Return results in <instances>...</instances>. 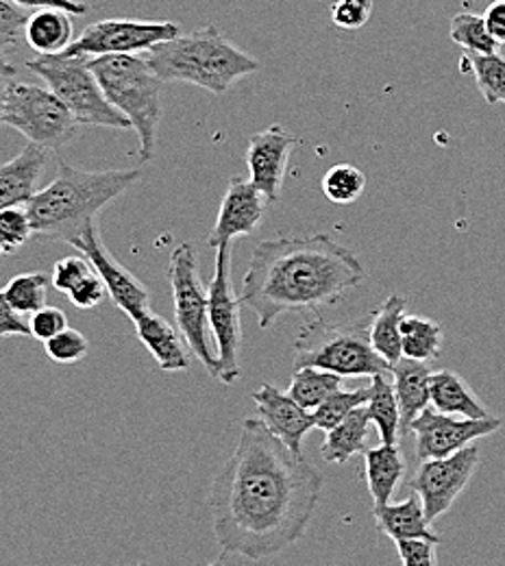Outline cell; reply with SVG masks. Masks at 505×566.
Returning <instances> with one entry per match:
<instances>
[{
  "label": "cell",
  "instance_id": "cell-1",
  "mask_svg": "<svg viewBox=\"0 0 505 566\" xmlns=\"http://www.w3.org/2000/svg\"><path fill=\"white\" fill-rule=\"evenodd\" d=\"M323 486V473L303 453L290 451L257 417L244 419L208 499L222 556L257 563L284 554L305 536Z\"/></svg>",
  "mask_w": 505,
  "mask_h": 566
},
{
  "label": "cell",
  "instance_id": "cell-2",
  "mask_svg": "<svg viewBox=\"0 0 505 566\" xmlns=\"http://www.w3.org/2000/svg\"><path fill=\"white\" fill-rule=\"evenodd\" d=\"M364 280L358 255L332 235H280L253 249L240 303L257 316L260 329H269L286 314L336 305Z\"/></svg>",
  "mask_w": 505,
  "mask_h": 566
},
{
  "label": "cell",
  "instance_id": "cell-3",
  "mask_svg": "<svg viewBox=\"0 0 505 566\" xmlns=\"http://www.w3.org/2000/svg\"><path fill=\"white\" fill-rule=\"evenodd\" d=\"M140 168L87 172L62 161L55 179L27 201L33 233L73 244L98 213L138 184Z\"/></svg>",
  "mask_w": 505,
  "mask_h": 566
},
{
  "label": "cell",
  "instance_id": "cell-4",
  "mask_svg": "<svg viewBox=\"0 0 505 566\" xmlns=\"http://www.w3.org/2000/svg\"><path fill=\"white\" fill-rule=\"evenodd\" d=\"M146 64L161 83H192L217 96L262 69L253 55L238 49L214 24L155 44Z\"/></svg>",
  "mask_w": 505,
  "mask_h": 566
},
{
  "label": "cell",
  "instance_id": "cell-5",
  "mask_svg": "<svg viewBox=\"0 0 505 566\" xmlns=\"http://www.w3.org/2000/svg\"><path fill=\"white\" fill-rule=\"evenodd\" d=\"M105 98L131 123L140 140V159L150 161L157 148L164 83L138 55H105L90 60Z\"/></svg>",
  "mask_w": 505,
  "mask_h": 566
},
{
  "label": "cell",
  "instance_id": "cell-6",
  "mask_svg": "<svg viewBox=\"0 0 505 566\" xmlns=\"http://www.w3.org/2000/svg\"><path fill=\"white\" fill-rule=\"evenodd\" d=\"M368 323L370 314L343 323L318 318L303 325L294 340V368L314 366L340 377L390 375L392 366L370 345Z\"/></svg>",
  "mask_w": 505,
  "mask_h": 566
},
{
  "label": "cell",
  "instance_id": "cell-7",
  "mask_svg": "<svg viewBox=\"0 0 505 566\" xmlns=\"http://www.w3.org/2000/svg\"><path fill=\"white\" fill-rule=\"evenodd\" d=\"M71 109L78 125L131 129V123L105 98L87 57L35 55L24 64Z\"/></svg>",
  "mask_w": 505,
  "mask_h": 566
},
{
  "label": "cell",
  "instance_id": "cell-8",
  "mask_svg": "<svg viewBox=\"0 0 505 566\" xmlns=\"http://www.w3.org/2000/svg\"><path fill=\"white\" fill-rule=\"evenodd\" d=\"M0 120L49 153L71 144L78 132L71 109L49 87L15 81V76L4 87Z\"/></svg>",
  "mask_w": 505,
  "mask_h": 566
},
{
  "label": "cell",
  "instance_id": "cell-9",
  "mask_svg": "<svg viewBox=\"0 0 505 566\" xmlns=\"http://www.w3.org/2000/svg\"><path fill=\"white\" fill-rule=\"evenodd\" d=\"M168 282L172 290V305L177 329L192 355L206 366V370L217 375V355L210 352V318H208V287L201 280L199 253L190 242L179 244L170 253Z\"/></svg>",
  "mask_w": 505,
  "mask_h": 566
},
{
  "label": "cell",
  "instance_id": "cell-10",
  "mask_svg": "<svg viewBox=\"0 0 505 566\" xmlns=\"http://www.w3.org/2000/svg\"><path fill=\"white\" fill-rule=\"evenodd\" d=\"M208 318L210 332L217 343V377L220 384L233 386L240 375V347H242V325H240V296L231 282V244L217 251L214 277L208 285Z\"/></svg>",
  "mask_w": 505,
  "mask_h": 566
},
{
  "label": "cell",
  "instance_id": "cell-11",
  "mask_svg": "<svg viewBox=\"0 0 505 566\" xmlns=\"http://www.w3.org/2000/svg\"><path fill=\"white\" fill-rule=\"evenodd\" d=\"M181 33L177 22H145V20H98L83 29V33L62 53L64 57H105L134 55L150 51L155 44L172 40Z\"/></svg>",
  "mask_w": 505,
  "mask_h": 566
},
{
  "label": "cell",
  "instance_id": "cell-12",
  "mask_svg": "<svg viewBox=\"0 0 505 566\" xmlns=\"http://www.w3.org/2000/svg\"><path fill=\"white\" fill-rule=\"evenodd\" d=\"M480 467V449L475 444L446 455L425 460L410 480V489L421 496L428 521L433 523L446 514L455 499L464 493Z\"/></svg>",
  "mask_w": 505,
  "mask_h": 566
},
{
  "label": "cell",
  "instance_id": "cell-13",
  "mask_svg": "<svg viewBox=\"0 0 505 566\" xmlns=\"http://www.w3.org/2000/svg\"><path fill=\"white\" fill-rule=\"evenodd\" d=\"M504 427L502 417L488 419H464L453 415H442L435 408H428L419 415L410 431L414 433L417 460H435L453 455L471 447L480 438H488Z\"/></svg>",
  "mask_w": 505,
  "mask_h": 566
},
{
  "label": "cell",
  "instance_id": "cell-14",
  "mask_svg": "<svg viewBox=\"0 0 505 566\" xmlns=\"http://www.w3.org/2000/svg\"><path fill=\"white\" fill-rule=\"evenodd\" d=\"M76 251L83 253V258L92 264L94 273L105 283L107 296L116 303L123 314H127L131 321L140 318L146 310H150V294L145 283L140 282L134 273H129L103 244L98 233V222H94L90 229H85L73 244Z\"/></svg>",
  "mask_w": 505,
  "mask_h": 566
},
{
  "label": "cell",
  "instance_id": "cell-15",
  "mask_svg": "<svg viewBox=\"0 0 505 566\" xmlns=\"http://www.w3.org/2000/svg\"><path fill=\"white\" fill-rule=\"evenodd\" d=\"M301 144L286 127L271 125L264 132H257L249 138L246 146V168L249 179L255 188L269 199V203H277L282 197L290 155Z\"/></svg>",
  "mask_w": 505,
  "mask_h": 566
},
{
  "label": "cell",
  "instance_id": "cell-16",
  "mask_svg": "<svg viewBox=\"0 0 505 566\" xmlns=\"http://www.w3.org/2000/svg\"><path fill=\"white\" fill-rule=\"evenodd\" d=\"M269 199L255 188L251 179L233 177L222 195L217 224L208 235L210 247L220 249L233 244L235 238L249 235L257 229L269 210Z\"/></svg>",
  "mask_w": 505,
  "mask_h": 566
},
{
  "label": "cell",
  "instance_id": "cell-17",
  "mask_svg": "<svg viewBox=\"0 0 505 566\" xmlns=\"http://www.w3.org/2000/svg\"><path fill=\"white\" fill-rule=\"evenodd\" d=\"M257 419L277 436L290 451L303 453V440L314 429V412L296 403L288 392L275 388L273 384H262L251 395Z\"/></svg>",
  "mask_w": 505,
  "mask_h": 566
},
{
  "label": "cell",
  "instance_id": "cell-18",
  "mask_svg": "<svg viewBox=\"0 0 505 566\" xmlns=\"http://www.w3.org/2000/svg\"><path fill=\"white\" fill-rule=\"evenodd\" d=\"M46 161L49 150L29 142L18 157L0 166V210L27 206V201L38 192Z\"/></svg>",
  "mask_w": 505,
  "mask_h": 566
},
{
  "label": "cell",
  "instance_id": "cell-19",
  "mask_svg": "<svg viewBox=\"0 0 505 566\" xmlns=\"http://www.w3.org/2000/svg\"><path fill=\"white\" fill-rule=\"evenodd\" d=\"M432 368L428 361L408 359L401 357L397 364H392V386L401 410V436L410 431L412 423L419 419L421 412H425L432 403L430 395V379Z\"/></svg>",
  "mask_w": 505,
  "mask_h": 566
},
{
  "label": "cell",
  "instance_id": "cell-20",
  "mask_svg": "<svg viewBox=\"0 0 505 566\" xmlns=\"http://www.w3.org/2000/svg\"><path fill=\"white\" fill-rule=\"evenodd\" d=\"M134 325L136 338L145 345L146 352L152 355L157 368L166 373H179L190 368V355L186 352L183 336L164 316L155 314L152 310H146L140 318L134 321Z\"/></svg>",
  "mask_w": 505,
  "mask_h": 566
},
{
  "label": "cell",
  "instance_id": "cell-21",
  "mask_svg": "<svg viewBox=\"0 0 505 566\" xmlns=\"http://www.w3.org/2000/svg\"><path fill=\"white\" fill-rule=\"evenodd\" d=\"M372 516L377 521V530L392 538V543L397 541H433L440 543V536L432 532V523L428 521L425 507L421 496L410 495L403 501L397 503H383V505H375Z\"/></svg>",
  "mask_w": 505,
  "mask_h": 566
},
{
  "label": "cell",
  "instance_id": "cell-22",
  "mask_svg": "<svg viewBox=\"0 0 505 566\" xmlns=\"http://www.w3.org/2000/svg\"><path fill=\"white\" fill-rule=\"evenodd\" d=\"M364 475H366V486L368 493L372 496L375 505L390 503L394 495L397 484L406 475V458L403 451L397 444H377L366 449L364 453Z\"/></svg>",
  "mask_w": 505,
  "mask_h": 566
},
{
  "label": "cell",
  "instance_id": "cell-23",
  "mask_svg": "<svg viewBox=\"0 0 505 566\" xmlns=\"http://www.w3.org/2000/svg\"><path fill=\"white\" fill-rule=\"evenodd\" d=\"M432 406L442 415L464 419H488L493 417L469 384L453 370H435L430 379Z\"/></svg>",
  "mask_w": 505,
  "mask_h": 566
},
{
  "label": "cell",
  "instance_id": "cell-24",
  "mask_svg": "<svg viewBox=\"0 0 505 566\" xmlns=\"http://www.w3.org/2000/svg\"><path fill=\"white\" fill-rule=\"evenodd\" d=\"M24 40L38 55H62L74 42L71 13L38 9L27 20Z\"/></svg>",
  "mask_w": 505,
  "mask_h": 566
},
{
  "label": "cell",
  "instance_id": "cell-25",
  "mask_svg": "<svg viewBox=\"0 0 505 566\" xmlns=\"http://www.w3.org/2000/svg\"><path fill=\"white\" fill-rule=\"evenodd\" d=\"M408 301L401 294H390L372 314L368 323L370 345L390 366L403 357L401 349V321Z\"/></svg>",
  "mask_w": 505,
  "mask_h": 566
},
{
  "label": "cell",
  "instance_id": "cell-26",
  "mask_svg": "<svg viewBox=\"0 0 505 566\" xmlns=\"http://www.w3.org/2000/svg\"><path fill=\"white\" fill-rule=\"evenodd\" d=\"M370 419L366 406L354 410L343 423L336 424L327 431L325 442L320 447V455L329 464H347L354 455L366 451V436H368Z\"/></svg>",
  "mask_w": 505,
  "mask_h": 566
},
{
  "label": "cell",
  "instance_id": "cell-27",
  "mask_svg": "<svg viewBox=\"0 0 505 566\" xmlns=\"http://www.w3.org/2000/svg\"><path fill=\"white\" fill-rule=\"evenodd\" d=\"M370 423L377 427L383 444H397L401 436V410L394 386L386 375H375L370 381V397L366 401Z\"/></svg>",
  "mask_w": 505,
  "mask_h": 566
},
{
  "label": "cell",
  "instance_id": "cell-28",
  "mask_svg": "<svg viewBox=\"0 0 505 566\" xmlns=\"http://www.w3.org/2000/svg\"><path fill=\"white\" fill-rule=\"evenodd\" d=\"M343 379L336 373L314 368V366H301L294 368L290 379L288 395L307 410H316L325 399H329L334 392L343 390Z\"/></svg>",
  "mask_w": 505,
  "mask_h": 566
},
{
  "label": "cell",
  "instance_id": "cell-29",
  "mask_svg": "<svg viewBox=\"0 0 505 566\" xmlns=\"http://www.w3.org/2000/svg\"><path fill=\"white\" fill-rule=\"evenodd\" d=\"M403 357L432 361L442 354V327L425 316H403L401 321Z\"/></svg>",
  "mask_w": 505,
  "mask_h": 566
},
{
  "label": "cell",
  "instance_id": "cell-30",
  "mask_svg": "<svg viewBox=\"0 0 505 566\" xmlns=\"http://www.w3.org/2000/svg\"><path fill=\"white\" fill-rule=\"evenodd\" d=\"M462 72H473L475 83L488 105H505V57L497 53L480 55V53H464L460 62Z\"/></svg>",
  "mask_w": 505,
  "mask_h": 566
},
{
  "label": "cell",
  "instance_id": "cell-31",
  "mask_svg": "<svg viewBox=\"0 0 505 566\" xmlns=\"http://www.w3.org/2000/svg\"><path fill=\"white\" fill-rule=\"evenodd\" d=\"M51 290V277L44 273H22L11 277L2 294L18 314H35L46 305Z\"/></svg>",
  "mask_w": 505,
  "mask_h": 566
},
{
  "label": "cell",
  "instance_id": "cell-32",
  "mask_svg": "<svg viewBox=\"0 0 505 566\" xmlns=\"http://www.w3.org/2000/svg\"><path fill=\"white\" fill-rule=\"evenodd\" d=\"M451 40L462 46L466 53H480V55H488V53H497L499 46L497 42L491 38L484 15L473 13V11H460L453 15L451 20Z\"/></svg>",
  "mask_w": 505,
  "mask_h": 566
},
{
  "label": "cell",
  "instance_id": "cell-33",
  "mask_svg": "<svg viewBox=\"0 0 505 566\" xmlns=\"http://www.w3.org/2000/svg\"><path fill=\"white\" fill-rule=\"evenodd\" d=\"M320 186L327 201L336 206H351L366 190V175L354 164H338L325 172Z\"/></svg>",
  "mask_w": 505,
  "mask_h": 566
},
{
  "label": "cell",
  "instance_id": "cell-34",
  "mask_svg": "<svg viewBox=\"0 0 505 566\" xmlns=\"http://www.w3.org/2000/svg\"><path fill=\"white\" fill-rule=\"evenodd\" d=\"M370 397V386L368 388H356V390H338L329 399H325L316 410H314V427L329 431L336 424L343 423L354 410L366 406Z\"/></svg>",
  "mask_w": 505,
  "mask_h": 566
},
{
  "label": "cell",
  "instance_id": "cell-35",
  "mask_svg": "<svg viewBox=\"0 0 505 566\" xmlns=\"http://www.w3.org/2000/svg\"><path fill=\"white\" fill-rule=\"evenodd\" d=\"M33 235V224L24 206L0 210V247L4 253H13L27 244Z\"/></svg>",
  "mask_w": 505,
  "mask_h": 566
},
{
  "label": "cell",
  "instance_id": "cell-36",
  "mask_svg": "<svg viewBox=\"0 0 505 566\" xmlns=\"http://www.w3.org/2000/svg\"><path fill=\"white\" fill-rule=\"evenodd\" d=\"M44 352L49 355V359H53L55 364L71 366V364L81 361L87 355L90 343L81 332H76L73 327H66L55 338L44 343Z\"/></svg>",
  "mask_w": 505,
  "mask_h": 566
},
{
  "label": "cell",
  "instance_id": "cell-37",
  "mask_svg": "<svg viewBox=\"0 0 505 566\" xmlns=\"http://www.w3.org/2000/svg\"><path fill=\"white\" fill-rule=\"evenodd\" d=\"M29 13L13 4L11 0H0V64H7L9 51L18 46L20 35L24 33Z\"/></svg>",
  "mask_w": 505,
  "mask_h": 566
},
{
  "label": "cell",
  "instance_id": "cell-38",
  "mask_svg": "<svg viewBox=\"0 0 505 566\" xmlns=\"http://www.w3.org/2000/svg\"><path fill=\"white\" fill-rule=\"evenodd\" d=\"M372 15V0H336L332 22L345 31H358Z\"/></svg>",
  "mask_w": 505,
  "mask_h": 566
},
{
  "label": "cell",
  "instance_id": "cell-39",
  "mask_svg": "<svg viewBox=\"0 0 505 566\" xmlns=\"http://www.w3.org/2000/svg\"><path fill=\"white\" fill-rule=\"evenodd\" d=\"M66 327H69V318H66L64 310L53 307V305H44L42 310L31 314V321H29L31 336L38 338L40 343H46V340L55 338Z\"/></svg>",
  "mask_w": 505,
  "mask_h": 566
},
{
  "label": "cell",
  "instance_id": "cell-40",
  "mask_svg": "<svg viewBox=\"0 0 505 566\" xmlns=\"http://www.w3.org/2000/svg\"><path fill=\"white\" fill-rule=\"evenodd\" d=\"M92 273H94V269L85 258H64L55 264L51 283L55 290L69 294L76 283L83 282Z\"/></svg>",
  "mask_w": 505,
  "mask_h": 566
},
{
  "label": "cell",
  "instance_id": "cell-41",
  "mask_svg": "<svg viewBox=\"0 0 505 566\" xmlns=\"http://www.w3.org/2000/svg\"><path fill=\"white\" fill-rule=\"evenodd\" d=\"M397 554L403 566H438L435 547L433 541H397Z\"/></svg>",
  "mask_w": 505,
  "mask_h": 566
},
{
  "label": "cell",
  "instance_id": "cell-42",
  "mask_svg": "<svg viewBox=\"0 0 505 566\" xmlns=\"http://www.w3.org/2000/svg\"><path fill=\"white\" fill-rule=\"evenodd\" d=\"M105 294H107L105 283L96 273H92L83 282L74 285L73 290L69 292V298L76 310L87 312V310H94L105 298Z\"/></svg>",
  "mask_w": 505,
  "mask_h": 566
},
{
  "label": "cell",
  "instance_id": "cell-43",
  "mask_svg": "<svg viewBox=\"0 0 505 566\" xmlns=\"http://www.w3.org/2000/svg\"><path fill=\"white\" fill-rule=\"evenodd\" d=\"M7 336H31V329H29V323L22 321V314H18L9 305L7 296L0 290V338H7Z\"/></svg>",
  "mask_w": 505,
  "mask_h": 566
},
{
  "label": "cell",
  "instance_id": "cell-44",
  "mask_svg": "<svg viewBox=\"0 0 505 566\" xmlns=\"http://www.w3.org/2000/svg\"><path fill=\"white\" fill-rule=\"evenodd\" d=\"M11 2L22 9H60L71 15H85L90 11V4L83 0H11Z\"/></svg>",
  "mask_w": 505,
  "mask_h": 566
},
{
  "label": "cell",
  "instance_id": "cell-45",
  "mask_svg": "<svg viewBox=\"0 0 505 566\" xmlns=\"http://www.w3.org/2000/svg\"><path fill=\"white\" fill-rule=\"evenodd\" d=\"M482 15L491 38L497 42V46H505V0H493Z\"/></svg>",
  "mask_w": 505,
  "mask_h": 566
},
{
  "label": "cell",
  "instance_id": "cell-46",
  "mask_svg": "<svg viewBox=\"0 0 505 566\" xmlns=\"http://www.w3.org/2000/svg\"><path fill=\"white\" fill-rule=\"evenodd\" d=\"M15 76V69L11 64H0V105H2V96H4V87L7 83ZM2 125V120H0Z\"/></svg>",
  "mask_w": 505,
  "mask_h": 566
},
{
  "label": "cell",
  "instance_id": "cell-47",
  "mask_svg": "<svg viewBox=\"0 0 505 566\" xmlns=\"http://www.w3.org/2000/svg\"><path fill=\"white\" fill-rule=\"evenodd\" d=\"M208 566H222V558H218L217 563H212V565Z\"/></svg>",
  "mask_w": 505,
  "mask_h": 566
},
{
  "label": "cell",
  "instance_id": "cell-48",
  "mask_svg": "<svg viewBox=\"0 0 505 566\" xmlns=\"http://www.w3.org/2000/svg\"><path fill=\"white\" fill-rule=\"evenodd\" d=\"M2 255H4V251H2V247H0V258H2Z\"/></svg>",
  "mask_w": 505,
  "mask_h": 566
}]
</instances>
